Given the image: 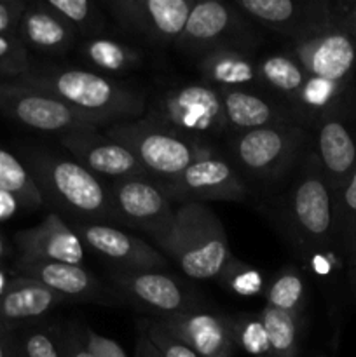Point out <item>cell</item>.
Returning <instances> with one entry per match:
<instances>
[{"label":"cell","instance_id":"14","mask_svg":"<svg viewBox=\"0 0 356 357\" xmlns=\"http://www.w3.org/2000/svg\"><path fill=\"white\" fill-rule=\"evenodd\" d=\"M68 225L79 236L84 246L107 258L115 265V268L164 272L170 267L168 258L156 246H150L147 241L122 232L107 223L72 222Z\"/></svg>","mask_w":356,"mask_h":357},{"label":"cell","instance_id":"6","mask_svg":"<svg viewBox=\"0 0 356 357\" xmlns=\"http://www.w3.org/2000/svg\"><path fill=\"white\" fill-rule=\"evenodd\" d=\"M145 117L195 142L229 129L220 91L208 84H187L166 91L154 101Z\"/></svg>","mask_w":356,"mask_h":357},{"label":"cell","instance_id":"25","mask_svg":"<svg viewBox=\"0 0 356 357\" xmlns=\"http://www.w3.org/2000/svg\"><path fill=\"white\" fill-rule=\"evenodd\" d=\"M199 70L216 89H243L258 82L257 65L250 56L236 47H218L205 52L198 63Z\"/></svg>","mask_w":356,"mask_h":357},{"label":"cell","instance_id":"40","mask_svg":"<svg viewBox=\"0 0 356 357\" xmlns=\"http://www.w3.org/2000/svg\"><path fill=\"white\" fill-rule=\"evenodd\" d=\"M84 337H86L87 347L91 349L94 357H128L121 349V345L115 344L110 338H105L101 335L94 333L87 326H84Z\"/></svg>","mask_w":356,"mask_h":357},{"label":"cell","instance_id":"36","mask_svg":"<svg viewBox=\"0 0 356 357\" xmlns=\"http://www.w3.org/2000/svg\"><path fill=\"white\" fill-rule=\"evenodd\" d=\"M220 282L237 295H258L265 286L260 272L248 267L237 258H234L229 267L223 271V274L220 275Z\"/></svg>","mask_w":356,"mask_h":357},{"label":"cell","instance_id":"43","mask_svg":"<svg viewBox=\"0 0 356 357\" xmlns=\"http://www.w3.org/2000/svg\"><path fill=\"white\" fill-rule=\"evenodd\" d=\"M135 356L136 357H161L159 352H157V349L154 347L152 342H150L145 335L140 337L138 344H136V349H135Z\"/></svg>","mask_w":356,"mask_h":357},{"label":"cell","instance_id":"2","mask_svg":"<svg viewBox=\"0 0 356 357\" xmlns=\"http://www.w3.org/2000/svg\"><path fill=\"white\" fill-rule=\"evenodd\" d=\"M285 216L300 250L313 260L316 274L330 275L344 267L335 243L334 192L313 152H307L300 174L286 195Z\"/></svg>","mask_w":356,"mask_h":357},{"label":"cell","instance_id":"7","mask_svg":"<svg viewBox=\"0 0 356 357\" xmlns=\"http://www.w3.org/2000/svg\"><path fill=\"white\" fill-rule=\"evenodd\" d=\"M311 135L302 124L267 126L237 132L230 142V152L241 169L260 180H274L306 153Z\"/></svg>","mask_w":356,"mask_h":357},{"label":"cell","instance_id":"35","mask_svg":"<svg viewBox=\"0 0 356 357\" xmlns=\"http://www.w3.org/2000/svg\"><path fill=\"white\" fill-rule=\"evenodd\" d=\"M30 68L28 49L17 35H0V80H16Z\"/></svg>","mask_w":356,"mask_h":357},{"label":"cell","instance_id":"17","mask_svg":"<svg viewBox=\"0 0 356 357\" xmlns=\"http://www.w3.org/2000/svg\"><path fill=\"white\" fill-rule=\"evenodd\" d=\"M156 321L199 357H232L237 347L234 317L191 309Z\"/></svg>","mask_w":356,"mask_h":357},{"label":"cell","instance_id":"26","mask_svg":"<svg viewBox=\"0 0 356 357\" xmlns=\"http://www.w3.org/2000/svg\"><path fill=\"white\" fill-rule=\"evenodd\" d=\"M257 77L258 82L285 96L295 107L309 79L293 54H271L264 58L257 65Z\"/></svg>","mask_w":356,"mask_h":357},{"label":"cell","instance_id":"15","mask_svg":"<svg viewBox=\"0 0 356 357\" xmlns=\"http://www.w3.org/2000/svg\"><path fill=\"white\" fill-rule=\"evenodd\" d=\"M112 16L128 30L168 44L178 42L194 2L191 0H110L107 2Z\"/></svg>","mask_w":356,"mask_h":357},{"label":"cell","instance_id":"11","mask_svg":"<svg viewBox=\"0 0 356 357\" xmlns=\"http://www.w3.org/2000/svg\"><path fill=\"white\" fill-rule=\"evenodd\" d=\"M170 201L199 202L244 201L250 194L248 185L225 159L209 152L187 167L173 183L163 188Z\"/></svg>","mask_w":356,"mask_h":357},{"label":"cell","instance_id":"10","mask_svg":"<svg viewBox=\"0 0 356 357\" xmlns=\"http://www.w3.org/2000/svg\"><path fill=\"white\" fill-rule=\"evenodd\" d=\"M232 6L262 26L292 38L295 44L318 37L337 23L335 2L328 0H239Z\"/></svg>","mask_w":356,"mask_h":357},{"label":"cell","instance_id":"8","mask_svg":"<svg viewBox=\"0 0 356 357\" xmlns=\"http://www.w3.org/2000/svg\"><path fill=\"white\" fill-rule=\"evenodd\" d=\"M0 115L24 128L58 132L59 136L75 129L105 126L100 119L80 114L56 98L16 80H0Z\"/></svg>","mask_w":356,"mask_h":357},{"label":"cell","instance_id":"5","mask_svg":"<svg viewBox=\"0 0 356 357\" xmlns=\"http://www.w3.org/2000/svg\"><path fill=\"white\" fill-rule=\"evenodd\" d=\"M105 135L126 146L161 188L173 183L191 164L213 152L208 143L185 138L145 115L138 121L110 124Z\"/></svg>","mask_w":356,"mask_h":357},{"label":"cell","instance_id":"37","mask_svg":"<svg viewBox=\"0 0 356 357\" xmlns=\"http://www.w3.org/2000/svg\"><path fill=\"white\" fill-rule=\"evenodd\" d=\"M143 335L152 342V345L157 349L161 357H199L184 342L168 333L157 321H147L145 333Z\"/></svg>","mask_w":356,"mask_h":357},{"label":"cell","instance_id":"16","mask_svg":"<svg viewBox=\"0 0 356 357\" xmlns=\"http://www.w3.org/2000/svg\"><path fill=\"white\" fill-rule=\"evenodd\" d=\"M59 143L73 160L101 180L108 178L115 181L133 176H149L126 146L98 131V128L65 132L59 136Z\"/></svg>","mask_w":356,"mask_h":357},{"label":"cell","instance_id":"28","mask_svg":"<svg viewBox=\"0 0 356 357\" xmlns=\"http://www.w3.org/2000/svg\"><path fill=\"white\" fill-rule=\"evenodd\" d=\"M272 357H299L304 316L265 305L260 312Z\"/></svg>","mask_w":356,"mask_h":357},{"label":"cell","instance_id":"20","mask_svg":"<svg viewBox=\"0 0 356 357\" xmlns=\"http://www.w3.org/2000/svg\"><path fill=\"white\" fill-rule=\"evenodd\" d=\"M16 271L20 278L45 286L51 291L65 296L68 302L82 300V302H112L110 295L103 288L96 275L91 274L82 265L61 264V261L30 260L17 258Z\"/></svg>","mask_w":356,"mask_h":357},{"label":"cell","instance_id":"18","mask_svg":"<svg viewBox=\"0 0 356 357\" xmlns=\"http://www.w3.org/2000/svg\"><path fill=\"white\" fill-rule=\"evenodd\" d=\"M112 282L128 302L157 312V317L173 316L194 309L191 296L180 282L164 272L121 271L110 272Z\"/></svg>","mask_w":356,"mask_h":357},{"label":"cell","instance_id":"32","mask_svg":"<svg viewBox=\"0 0 356 357\" xmlns=\"http://www.w3.org/2000/svg\"><path fill=\"white\" fill-rule=\"evenodd\" d=\"M265 305L304 316L307 286L302 272L295 267L281 268L265 288Z\"/></svg>","mask_w":356,"mask_h":357},{"label":"cell","instance_id":"29","mask_svg":"<svg viewBox=\"0 0 356 357\" xmlns=\"http://www.w3.org/2000/svg\"><path fill=\"white\" fill-rule=\"evenodd\" d=\"M0 190L9 194L24 209H38L44 195L23 162L0 146Z\"/></svg>","mask_w":356,"mask_h":357},{"label":"cell","instance_id":"4","mask_svg":"<svg viewBox=\"0 0 356 357\" xmlns=\"http://www.w3.org/2000/svg\"><path fill=\"white\" fill-rule=\"evenodd\" d=\"M23 157L44 201L68 213L72 222L117 223L110 185L77 160L42 149L27 150Z\"/></svg>","mask_w":356,"mask_h":357},{"label":"cell","instance_id":"9","mask_svg":"<svg viewBox=\"0 0 356 357\" xmlns=\"http://www.w3.org/2000/svg\"><path fill=\"white\" fill-rule=\"evenodd\" d=\"M314 128L313 153L335 195L356 171V93L321 115Z\"/></svg>","mask_w":356,"mask_h":357},{"label":"cell","instance_id":"30","mask_svg":"<svg viewBox=\"0 0 356 357\" xmlns=\"http://www.w3.org/2000/svg\"><path fill=\"white\" fill-rule=\"evenodd\" d=\"M13 357H63L61 330L45 321L23 324L10 331Z\"/></svg>","mask_w":356,"mask_h":357},{"label":"cell","instance_id":"39","mask_svg":"<svg viewBox=\"0 0 356 357\" xmlns=\"http://www.w3.org/2000/svg\"><path fill=\"white\" fill-rule=\"evenodd\" d=\"M24 9L27 2L23 0H0V35L16 33Z\"/></svg>","mask_w":356,"mask_h":357},{"label":"cell","instance_id":"48","mask_svg":"<svg viewBox=\"0 0 356 357\" xmlns=\"http://www.w3.org/2000/svg\"><path fill=\"white\" fill-rule=\"evenodd\" d=\"M314 357H325V356H314Z\"/></svg>","mask_w":356,"mask_h":357},{"label":"cell","instance_id":"45","mask_svg":"<svg viewBox=\"0 0 356 357\" xmlns=\"http://www.w3.org/2000/svg\"><path fill=\"white\" fill-rule=\"evenodd\" d=\"M346 274H348L349 289H351L353 296L356 298V248L351 257H349L348 264H346Z\"/></svg>","mask_w":356,"mask_h":357},{"label":"cell","instance_id":"13","mask_svg":"<svg viewBox=\"0 0 356 357\" xmlns=\"http://www.w3.org/2000/svg\"><path fill=\"white\" fill-rule=\"evenodd\" d=\"M293 58L307 75L356 87V37L339 17L330 30L293 45Z\"/></svg>","mask_w":356,"mask_h":357},{"label":"cell","instance_id":"24","mask_svg":"<svg viewBox=\"0 0 356 357\" xmlns=\"http://www.w3.org/2000/svg\"><path fill=\"white\" fill-rule=\"evenodd\" d=\"M220 96H222L227 126L237 132L267 128V126L295 124L292 115L286 114L278 105L244 89H222Z\"/></svg>","mask_w":356,"mask_h":357},{"label":"cell","instance_id":"46","mask_svg":"<svg viewBox=\"0 0 356 357\" xmlns=\"http://www.w3.org/2000/svg\"><path fill=\"white\" fill-rule=\"evenodd\" d=\"M7 255V248H6V241H3L2 234H0V261L3 260V257Z\"/></svg>","mask_w":356,"mask_h":357},{"label":"cell","instance_id":"1","mask_svg":"<svg viewBox=\"0 0 356 357\" xmlns=\"http://www.w3.org/2000/svg\"><path fill=\"white\" fill-rule=\"evenodd\" d=\"M16 82L42 91L80 114L105 124L133 121L145 114V98L101 73L70 66H31Z\"/></svg>","mask_w":356,"mask_h":357},{"label":"cell","instance_id":"33","mask_svg":"<svg viewBox=\"0 0 356 357\" xmlns=\"http://www.w3.org/2000/svg\"><path fill=\"white\" fill-rule=\"evenodd\" d=\"M49 7L75 31L87 37H96L100 33L103 16L98 13V7L89 0H45Z\"/></svg>","mask_w":356,"mask_h":357},{"label":"cell","instance_id":"34","mask_svg":"<svg viewBox=\"0 0 356 357\" xmlns=\"http://www.w3.org/2000/svg\"><path fill=\"white\" fill-rule=\"evenodd\" d=\"M234 331H236L237 347L244 349L251 356L272 357L260 314H250V316L243 314L234 317Z\"/></svg>","mask_w":356,"mask_h":357},{"label":"cell","instance_id":"27","mask_svg":"<svg viewBox=\"0 0 356 357\" xmlns=\"http://www.w3.org/2000/svg\"><path fill=\"white\" fill-rule=\"evenodd\" d=\"M82 58L103 73H126L142 59L136 49L110 37H89L80 47Z\"/></svg>","mask_w":356,"mask_h":357},{"label":"cell","instance_id":"44","mask_svg":"<svg viewBox=\"0 0 356 357\" xmlns=\"http://www.w3.org/2000/svg\"><path fill=\"white\" fill-rule=\"evenodd\" d=\"M0 357H13V337L10 330H7L0 323Z\"/></svg>","mask_w":356,"mask_h":357},{"label":"cell","instance_id":"22","mask_svg":"<svg viewBox=\"0 0 356 357\" xmlns=\"http://www.w3.org/2000/svg\"><path fill=\"white\" fill-rule=\"evenodd\" d=\"M63 302L68 300L38 282L17 275L0 295V323L13 331L17 326L40 321L45 312Z\"/></svg>","mask_w":356,"mask_h":357},{"label":"cell","instance_id":"19","mask_svg":"<svg viewBox=\"0 0 356 357\" xmlns=\"http://www.w3.org/2000/svg\"><path fill=\"white\" fill-rule=\"evenodd\" d=\"M243 30L241 13L232 3L218 0L194 2L177 45L185 51L209 52L218 47H232L230 40Z\"/></svg>","mask_w":356,"mask_h":357},{"label":"cell","instance_id":"38","mask_svg":"<svg viewBox=\"0 0 356 357\" xmlns=\"http://www.w3.org/2000/svg\"><path fill=\"white\" fill-rule=\"evenodd\" d=\"M61 356L63 357H94L87 347L84 337V324L73 323L61 330Z\"/></svg>","mask_w":356,"mask_h":357},{"label":"cell","instance_id":"42","mask_svg":"<svg viewBox=\"0 0 356 357\" xmlns=\"http://www.w3.org/2000/svg\"><path fill=\"white\" fill-rule=\"evenodd\" d=\"M17 208H20V204L10 195L0 190V222L10 218L16 213Z\"/></svg>","mask_w":356,"mask_h":357},{"label":"cell","instance_id":"3","mask_svg":"<svg viewBox=\"0 0 356 357\" xmlns=\"http://www.w3.org/2000/svg\"><path fill=\"white\" fill-rule=\"evenodd\" d=\"M152 241L164 257L171 258L187 278L195 281L220 279L236 258L230 253L220 218L199 202L175 208L168 229Z\"/></svg>","mask_w":356,"mask_h":357},{"label":"cell","instance_id":"23","mask_svg":"<svg viewBox=\"0 0 356 357\" xmlns=\"http://www.w3.org/2000/svg\"><path fill=\"white\" fill-rule=\"evenodd\" d=\"M24 45L45 54H63L75 42L77 33L45 3V0L27 3L16 31Z\"/></svg>","mask_w":356,"mask_h":357},{"label":"cell","instance_id":"41","mask_svg":"<svg viewBox=\"0 0 356 357\" xmlns=\"http://www.w3.org/2000/svg\"><path fill=\"white\" fill-rule=\"evenodd\" d=\"M335 10L341 23L356 37V2H335Z\"/></svg>","mask_w":356,"mask_h":357},{"label":"cell","instance_id":"12","mask_svg":"<svg viewBox=\"0 0 356 357\" xmlns=\"http://www.w3.org/2000/svg\"><path fill=\"white\" fill-rule=\"evenodd\" d=\"M110 194L117 223L142 230L150 239L163 234L173 218L171 201L150 176L112 181Z\"/></svg>","mask_w":356,"mask_h":357},{"label":"cell","instance_id":"31","mask_svg":"<svg viewBox=\"0 0 356 357\" xmlns=\"http://www.w3.org/2000/svg\"><path fill=\"white\" fill-rule=\"evenodd\" d=\"M335 243L342 264H348L356 248V171L334 195Z\"/></svg>","mask_w":356,"mask_h":357},{"label":"cell","instance_id":"47","mask_svg":"<svg viewBox=\"0 0 356 357\" xmlns=\"http://www.w3.org/2000/svg\"><path fill=\"white\" fill-rule=\"evenodd\" d=\"M7 284H9V281L6 279V275H3V272L0 271V295L3 293V289L7 288Z\"/></svg>","mask_w":356,"mask_h":357},{"label":"cell","instance_id":"21","mask_svg":"<svg viewBox=\"0 0 356 357\" xmlns=\"http://www.w3.org/2000/svg\"><path fill=\"white\" fill-rule=\"evenodd\" d=\"M14 241L21 258L70 265H82L84 261L82 241L58 213H49L37 227L17 232Z\"/></svg>","mask_w":356,"mask_h":357}]
</instances>
